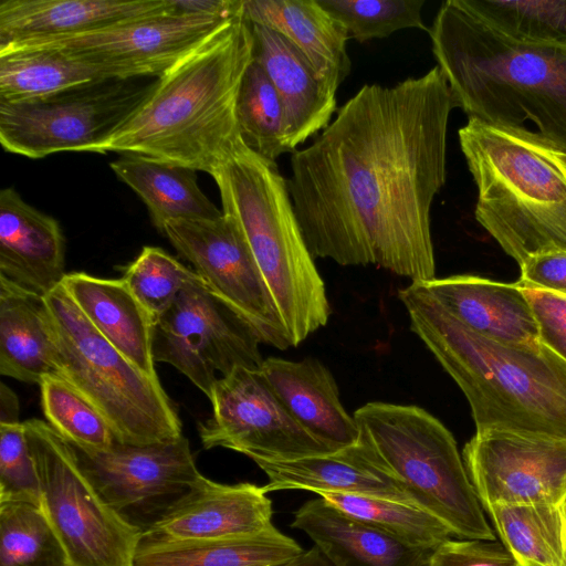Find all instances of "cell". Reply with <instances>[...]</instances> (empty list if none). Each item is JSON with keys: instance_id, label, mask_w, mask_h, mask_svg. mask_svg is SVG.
I'll return each mask as SVG.
<instances>
[{"instance_id": "cell-38", "label": "cell", "mask_w": 566, "mask_h": 566, "mask_svg": "<svg viewBox=\"0 0 566 566\" xmlns=\"http://www.w3.org/2000/svg\"><path fill=\"white\" fill-rule=\"evenodd\" d=\"M195 274L163 249L144 247L122 279L155 325Z\"/></svg>"}, {"instance_id": "cell-17", "label": "cell", "mask_w": 566, "mask_h": 566, "mask_svg": "<svg viewBox=\"0 0 566 566\" xmlns=\"http://www.w3.org/2000/svg\"><path fill=\"white\" fill-rule=\"evenodd\" d=\"M272 501L263 486L222 484L203 476L169 515L140 536L143 542L220 539L251 535L272 526Z\"/></svg>"}, {"instance_id": "cell-28", "label": "cell", "mask_w": 566, "mask_h": 566, "mask_svg": "<svg viewBox=\"0 0 566 566\" xmlns=\"http://www.w3.org/2000/svg\"><path fill=\"white\" fill-rule=\"evenodd\" d=\"M303 552L273 525L244 536L154 543L139 541L133 566H279Z\"/></svg>"}, {"instance_id": "cell-43", "label": "cell", "mask_w": 566, "mask_h": 566, "mask_svg": "<svg viewBox=\"0 0 566 566\" xmlns=\"http://www.w3.org/2000/svg\"><path fill=\"white\" fill-rule=\"evenodd\" d=\"M19 400L17 395L3 382L0 384V424H18Z\"/></svg>"}, {"instance_id": "cell-16", "label": "cell", "mask_w": 566, "mask_h": 566, "mask_svg": "<svg viewBox=\"0 0 566 566\" xmlns=\"http://www.w3.org/2000/svg\"><path fill=\"white\" fill-rule=\"evenodd\" d=\"M462 459L483 510L497 504L559 505L566 496V440L475 433Z\"/></svg>"}, {"instance_id": "cell-32", "label": "cell", "mask_w": 566, "mask_h": 566, "mask_svg": "<svg viewBox=\"0 0 566 566\" xmlns=\"http://www.w3.org/2000/svg\"><path fill=\"white\" fill-rule=\"evenodd\" d=\"M318 495L343 513L411 548L431 552L453 536L440 520L412 504L347 493Z\"/></svg>"}, {"instance_id": "cell-2", "label": "cell", "mask_w": 566, "mask_h": 566, "mask_svg": "<svg viewBox=\"0 0 566 566\" xmlns=\"http://www.w3.org/2000/svg\"><path fill=\"white\" fill-rule=\"evenodd\" d=\"M428 33L455 107L566 154V45L513 40L463 0L444 1Z\"/></svg>"}, {"instance_id": "cell-36", "label": "cell", "mask_w": 566, "mask_h": 566, "mask_svg": "<svg viewBox=\"0 0 566 566\" xmlns=\"http://www.w3.org/2000/svg\"><path fill=\"white\" fill-rule=\"evenodd\" d=\"M479 18L521 42L566 45V0H463Z\"/></svg>"}, {"instance_id": "cell-42", "label": "cell", "mask_w": 566, "mask_h": 566, "mask_svg": "<svg viewBox=\"0 0 566 566\" xmlns=\"http://www.w3.org/2000/svg\"><path fill=\"white\" fill-rule=\"evenodd\" d=\"M521 287L537 289L566 296V253L547 252L532 255L520 264Z\"/></svg>"}, {"instance_id": "cell-33", "label": "cell", "mask_w": 566, "mask_h": 566, "mask_svg": "<svg viewBox=\"0 0 566 566\" xmlns=\"http://www.w3.org/2000/svg\"><path fill=\"white\" fill-rule=\"evenodd\" d=\"M0 566H72L42 505L0 502Z\"/></svg>"}, {"instance_id": "cell-12", "label": "cell", "mask_w": 566, "mask_h": 566, "mask_svg": "<svg viewBox=\"0 0 566 566\" xmlns=\"http://www.w3.org/2000/svg\"><path fill=\"white\" fill-rule=\"evenodd\" d=\"M73 449L102 497L140 535L179 506L203 479L184 436L142 446L115 442L102 451Z\"/></svg>"}, {"instance_id": "cell-4", "label": "cell", "mask_w": 566, "mask_h": 566, "mask_svg": "<svg viewBox=\"0 0 566 566\" xmlns=\"http://www.w3.org/2000/svg\"><path fill=\"white\" fill-rule=\"evenodd\" d=\"M412 332L464 394L475 433L566 440V361L538 344L482 336L411 282L399 291Z\"/></svg>"}, {"instance_id": "cell-19", "label": "cell", "mask_w": 566, "mask_h": 566, "mask_svg": "<svg viewBox=\"0 0 566 566\" xmlns=\"http://www.w3.org/2000/svg\"><path fill=\"white\" fill-rule=\"evenodd\" d=\"M174 0H2L0 49L168 12Z\"/></svg>"}, {"instance_id": "cell-14", "label": "cell", "mask_w": 566, "mask_h": 566, "mask_svg": "<svg viewBox=\"0 0 566 566\" xmlns=\"http://www.w3.org/2000/svg\"><path fill=\"white\" fill-rule=\"evenodd\" d=\"M240 12H179L174 0V9L168 12L91 32L7 48H54L95 69L107 80L158 77Z\"/></svg>"}, {"instance_id": "cell-46", "label": "cell", "mask_w": 566, "mask_h": 566, "mask_svg": "<svg viewBox=\"0 0 566 566\" xmlns=\"http://www.w3.org/2000/svg\"><path fill=\"white\" fill-rule=\"evenodd\" d=\"M562 507H563V512H564V516H565V522H566V496L562 503Z\"/></svg>"}, {"instance_id": "cell-5", "label": "cell", "mask_w": 566, "mask_h": 566, "mask_svg": "<svg viewBox=\"0 0 566 566\" xmlns=\"http://www.w3.org/2000/svg\"><path fill=\"white\" fill-rule=\"evenodd\" d=\"M222 212L239 226L263 275L292 346L326 325L325 283L304 241L287 180L275 161L243 143L211 175Z\"/></svg>"}, {"instance_id": "cell-35", "label": "cell", "mask_w": 566, "mask_h": 566, "mask_svg": "<svg viewBox=\"0 0 566 566\" xmlns=\"http://www.w3.org/2000/svg\"><path fill=\"white\" fill-rule=\"evenodd\" d=\"M40 389L48 423L72 447L102 451L116 442L103 415L64 378L46 376L40 382Z\"/></svg>"}, {"instance_id": "cell-26", "label": "cell", "mask_w": 566, "mask_h": 566, "mask_svg": "<svg viewBox=\"0 0 566 566\" xmlns=\"http://www.w3.org/2000/svg\"><path fill=\"white\" fill-rule=\"evenodd\" d=\"M243 12L251 23L266 27L294 44L333 90L348 76L349 38L317 0H243Z\"/></svg>"}, {"instance_id": "cell-23", "label": "cell", "mask_w": 566, "mask_h": 566, "mask_svg": "<svg viewBox=\"0 0 566 566\" xmlns=\"http://www.w3.org/2000/svg\"><path fill=\"white\" fill-rule=\"evenodd\" d=\"M260 369L289 412L332 451L358 441L354 416L344 408L333 375L317 359L269 357Z\"/></svg>"}, {"instance_id": "cell-18", "label": "cell", "mask_w": 566, "mask_h": 566, "mask_svg": "<svg viewBox=\"0 0 566 566\" xmlns=\"http://www.w3.org/2000/svg\"><path fill=\"white\" fill-rule=\"evenodd\" d=\"M251 24L253 59L263 67L281 98L286 148L294 153L329 125L336 111V91L286 38L266 27Z\"/></svg>"}, {"instance_id": "cell-37", "label": "cell", "mask_w": 566, "mask_h": 566, "mask_svg": "<svg viewBox=\"0 0 566 566\" xmlns=\"http://www.w3.org/2000/svg\"><path fill=\"white\" fill-rule=\"evenodd\" d=\"M360 43L384 39L403 29L428 32L422 20L424 0H317Z\"/></svg>"}, {"instance_id": "cell-8", "label": "cell", "mask_w": 566, "mask_h": 566, "mask_svg": "<svg viewBox=\"0 0 566 566\" xmlns=\"http://www.w3.org/2000/svg\"><path fill=\"white\" fill-rule=\"evenodd\" d=\"M44 298L59 376L103 415L116 442L142 446L181 437L177 409L159 378L142 371L102 336L62 285Z\"/></svg>"}, {"instance_id": "cell-25", "label": "cell", "mask_w": 566, "mask_h": 566, "mask_svg": "<svg viewBox=\"0 0 566 566\" xmlns=\"http://www.w3.org/2000/svg\"><path fill=\"white\" fill-rule=\"evenodd\" d=\"M61 285L90 323L135 366L158 378L153 356L154 323L123 279L67 273Z\"/></svg>"}, {"instance_id": "cell-39", "label": "cell", "mask_w": 566, "mask_h": 566, "mask_svg": "<svg viewBox=\"0 0 566 566\" xmlns=\"http://www.w3.org/2000/svg\"><path fill=\"white\" fill-rule=\"evenodd\" d=\"M42 505L35 462L23 423L0 424V502Z\"/></svg>"}, {"instance_id": "cell-41", "label": "cell", "mask_w": 566, "mask_h": 566, "mask_svg": "<svg viewBox=\"0 0 566 566\" xmlns=\"http://www.w3.org/2000/svg\"><path fill=\"white\" fill-rule=\"evenodd\" d=\"M522 289L536 318L541 342L566 361V296Z\"/></svg>"}, {"instance_id": "cell-15", "label": "cell", "mask_w": 566, "mask_h": 566, "mask_svg": "<svg viewBox=\"0 0 566 566\" xmlns=\"http://www.w3.org/2000/svg\"><path fill=\"white\" fill-rule=\"evenodd\" d=\"M209 400L212 416L198 424L206 449H231L253 461H286L334 452L289 412L261 369L237 367L221 376Z\"/></svg>"}, {"instance_id": "cell-34", "label": "cell", "mask_w": 566, "mask_h": 566, "mask_svg": "<svg viewBox=\"0 0 566 566\" xmlns=\"http://www.w3.org/2000/svg\"><path fill=\"white\" fill-rule=\"evenodd\" d=\"M237 120L243 144L253 153L271 161L289 153L281 98L268 74L254 59L239 88Z\"/></svg>"}, {"instance_id": "cell-9", "label": "cell", "mask_w": 566, "mask_h": 566, "mask_svg": "<svg viewBox=\"0 0 566 566\" xmlns=\"http://www.w3.org/2000/svg\"><path fill=\"white\" fill-rule=\"evenodd\" d=\"M38 470L42 507L72 566H133L140 534L102 497L73 447L39 419L23 422Z\"/></svg>"}, {"instance_id": "cell-10", "label": "cell", "mask_w": 566, "mask_h": 566, "mask_svg": "<svg viewBox=\"0 0 566 566\" xmlns=\"http://www.w3.org/2000/svg\"><path fill=\"white\" fill-rule=\"evenodd\" d=\"M151 78L102 80L41 99L0 102V143L33 159L88 153L146 101L158 77Z\"/></svg>"}, {"instance_id": "cell-29", "label": "cell", "mask_w": 566, "mask_h": 566, "mask_svg": "<svg viewBox=\"0 0 566 566\" xmlns=\"http://www.w3.org/2000/svg\"><path fill=\"white\" fill-rule=\"evenodd\" d=\"M109 167L144 201L160 232L170 221L222 216L200 189L196 170L129 155L112 161Z\"/></svg>"}, {"instance_id": "cell-13", "label": "cell", "mask_w": 566, "mask_h": 566, "mask_svg": "<svg viewBox=\"0 0 566 566\" xmlns=\"http://www.w3.org/2000/svg\"><path fill=\"white\" fill-rule=\"evenodd\" d=\"M178 253L191 263L208 289L255 332L262 344L292 346L269 287L237 222L177 220L163 229Z\"/></svg>"}, {"instance_id": "cell-6", "label": "cell", "mask_w": 566, "mask_h": 566, "mask_svg": "<svg viewBox=\"0 0 566 566\" xmlns=\"http://www.w3.org/2000/svg\"><path fill=\"white\" fill-rule=\"evenodd\" d=\"M459 142L478 188L475 219L506 254L566 253V172L541 144L469 118Z\"/></svg>"}, {"instance_id": "cell-44", "label": "cell", "mask_w": 566, "mask_h": 566, "mask_svg": "<svg viewBox=\"0 0 566 566\" xmlns=\"http://www.w3.org/2000/svg\"><path fill=\"white\" fill-rule=\"evenodd\" d=\"M279 566H333V564L314 546Z\"/></svg>"}, {"instance_id": "cell-20", "label": "cell", "mask_w": 566, "mask_h": 566, "mask_svg": "<svg viewBox=\"0 0 566 566\" xmlns=\"http://www.w3.org/2000/svg\"><path fill=\"white\" fill-rule=\"evenodd\" d=\"M65 239L59 222L13 188L0 191V275L45 296L61 285Z\"/></svg>"}, {"instance_id": "cell-24", "label": "cell", "mask_w": 566, "mask_h": 566, "mask_svg": "<svg viewBox=\"0 0 566 566\" xmlns=\"http://www.w3.org/2000/svg\"><path fill=\"white\" fill-rule=\"evenodd\" d=\"M291 526L304 532L333 566H427L432 552L408 547L321 496L295 511Z\"/></svg>"}, {"instance_id": "cell-45", "label": "cell", "mask_w": 566, "mask_h": 566, "mask_svg": "<svg viewBox=\"0 0 566 566\" xmlns=\"http://www.w3.org/2000/svg\"><path fill=\"white\" fill-rule=\"evenodd\" d=\"M545 147V146H544ZM547 148V147H546ZM553 158L566 172V154L547 148Z\"/></svg>"}, {"instance_id": "cell-3", "label": "cell", "mask_w": 566, "mask_h": 566, "mask_svg": "<svg viewBox=\"0 0 566 566\" xmlns=\"http://www.w3.org/2000/svg\"><path fill=\"white\" fill-rule=\"evenodd\" d=\"M253 50L252 24L242 11L158 76L146 101L88 153L138 156L211 175L243 143L237 98Z\"/></svg>"}, {"instance_id": "cell-40", "label": "cell", "mask_w": 566, "mask_h": 566, "mask_svg": "<svg viewBox=\"0 0 566 566\" xmlns=\"http://www.w3.org/2000/svg\"><path fill=\"white\" fill-rule=\"evenodd\" d=\"M427 566H524L502 543L486 539H447L434 548Z\"/></svg>"}, {"instance_id": "cell-31", "label": "cell", "mask_w": 566, "mask_h": 566, "mask_svg": "<svg viewBox=\"0 0 566 566\" xmlns=\"http://www.w3.org/2000/svg\"><path fill=\"white\" fill-rule=\"evenodd\" d=\"M502 544L524 566H566L562 504H497L484 510Z\"/></svg>"}, {"instance_id": "cell-30", "label": "cell", "mask_w": 566, "mask_h": 566, "mask_svg": "<svg viewBox=\"0 0 566 566\" xmlns=\"http://www.w3.org/2000/svg\"><path fill=\"white\" fill-rule=\"evenodd\" d=\"M102 80L107 78L54 48L0 50V102L41 99Z\"/></svg>"}, {"instance_id": "cell-7", "label": "cell", "mask_w": 566, "mask_h": 566, "mask_svg": "<svg viewBox=\"0 0 566 566\" xmlns=\"http://www.w3.org/2000/svg\"><path fill=\"white\" fill-rule=\"evenodd\" d=\"M359 438L413 504L440 520L453 536L495 541L469 479L457 441L423 408L368 402L354 412Z\"/></svg>"}, {"instance_id": "cell-21", "label": "cell", "mask_w": 566, "mask_h": 566, "mask_svg": "<svg viewBox=\"0 0 566 566\" xmlns=\"http://www.w3.org/2000/svg\"><path fill=\"white\" fill-rule=\"evenodd\" d=\"M421 283L449 314L473 332L502 343H541L531 304L516 283L468 274Z\"/></svg>"}, {"instance_id": "cell-27", "label": "cell", "mask_w": 566, "mask_h": 566, "mask_svg": "<svg viewBox=\"0 0 566 566\" xmlns=\"http://www.w3.org/2000/svg\"><path fill=\"white\" fill-rule=\"evenodd\" d=\"M0 374L38 385L46 376H59L44 296L3 275H0Z\"/></svg>"}, {"instance_id": "cell-1", "label": "cell", "mask_w": 566, "mask_h": 566, "mask_svg": "<svg viewBox=\"0 0 566 566\" xmlns=\"http://www.w3.org/2000/svg\"><path fill=\"white\" fill-rule=\"evenodd\" d=\"M454 107L438 65L396 85L365 84L293 153L287 188L314 259L436 277L430 211Z\"/></svg>"}, {"instance_id": "cell-22", "label": "cell", "mask_w": 566, "mask_h": 566, "mask_svg": "<svg viewBox=\"0 0 566 566\" xmlns=\"http://www.w3.org/2000/svg\"><path fill=\"white\" fill-rule=\"evenodd\" d=\"M266 474L264 491L347 493L413 504L402 485L359 441L335 452L286 461H254Z\"/></svg>"}, {"instance_id": "cell-11", "label": "cell", "mask_w": 566, "mask_h": 566, "mask_svg": "<svg viewBox=\"0 0 566 566\" xmlns=\"http://www.w3.org/2000/svg\"><path fill=\"white\" fill-rule=\"evenodd\" d=\"M261 340L196 273L153 332V356L174 366L208 398L218 380L237 367L260 369Z\"/></svg>"}]
</instances>
